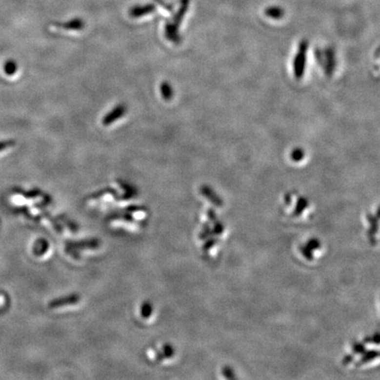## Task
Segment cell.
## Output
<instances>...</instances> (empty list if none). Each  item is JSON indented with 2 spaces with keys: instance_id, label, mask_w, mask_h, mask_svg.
<instances>
[{
  "instance_id": "3957f363",
  "label": "cell",
  "mask_w": 380,
  "mask_h": 380,
  "mask_svg": "<svg viewBox=\"0 0 380 380\" xmlns=\"http://www.w3.org/2000/svg\"><path fill=\"white\" fill-rule=\"evenodd\" d=\"M116 112H117V109L115 110V112H114L115 114H114V115H109V116H108L107 118H105L104 123H107V124H108V123H110L111 121H113V119H115V117H121V116H122V114H123V112H124V110H123V107H120V109H119V111L117 112V114H116Z\"/></svg>"
},
{
  "instance_id": "6da1fadb",
  "label": "cell",
  "mask_w": 380,
  "mask_h": 380,
  "mask_svg": "<svg viewBox=\"0 0 380 380\" xmlns=\"http://www.w3.org/2000/svg\"><path fill=\"white\" fill-rule=\"evenodd\" d=\"M2 73L6 80H15L21 75L20 66L15 60H5L2 64Z\"/></svg>"
},
{
  "instance_id": "5b68a950",
  "label": "cell",
  "mask_w": 380,
  "mask_h": 380,
  "mask_svg": "<svg viewBox=\"0 0 380 380\" xmlns=\"http://www.w3.org/2000/svg\"><path fill=\"white\" fill-rule=\"evenodd\" d=\"M267 15H268V16H272V17H275V18H278V17H281V15H282V10L280 9V8H278V7H275V8H269V9L267 10Z\"/></svg>"
},
{
  "instance_id": "7a4b0ae2",
  "label": "cell",
  "mask_w": 380,
  "mask_h": 380,
  "mask_svg": "<svg viewBox=\"0 0 380 380\" xmlns=\"http://www.w3.org/2000/svg\"><path fill=\"white\" fill-rule=\"evenodd\" d=\"M15 147L14 140H4L0 141V157L5 156L12 152Z\"/></svg>"
},
{
  "instance_id": "277c9868",
  "label": "cell",
  "mask_w": 380,
  "mask_h": 380,
  "mask_svg": "<svg viewBox=\"0 0 380 380\" xmlns=\"http://www.w3.org/2000/svg\"><path fill=\"white\" fill-rule=\"evenodd\" d=\"M81 26H82V23L79 20H72L71 22H68L63 25V27H65L66 29H78L79 27H81Z\"/></svg>"
}]
</instances>
